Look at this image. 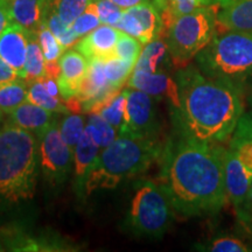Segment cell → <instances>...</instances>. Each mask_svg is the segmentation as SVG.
Returning a JSON list of instances; mask_svg holds the SVG:
<instances>
[{
  "label": "cell",
  "instance_id": "6da1fadb",
  "mask_svg": "<svg viewBox=\"0 0 252 252\" xmlns=\"http://www.w3.org/2000/svg\"><path fill=\"white\" fill-rule=\"evenodd\" d=\"M225 149L181 135L167 144L158 184L173 209L185 217L214 215L229 202L224 179Z\"/></svg>",
  "mask_w": 252,
  "mask_h": 252
},
{
  "label": "cell",
  "instance_id": "7a4b0ae2",
  "mask_svg": "<svg viewBox=\"0 0 252 252\" xmlns=\"http://www.w3.org/2000/svg\"><path fill=\"white\" fill-rule=\"evenodd\" d=\"M175 80L180 105L174 111L181 135L204 143L228 140L244 115L245 88L207 76L193 64L178 69Z\"/></svg>",
  "mask_w": 252,
  "mask_h": 252
},
{
  "label": "cell",
  "instance_id": "3957f363",
  "mask_svg": "<svg viewBox=\"0 0 252 252\" xmlns=\"http://www.w3.org/2000/svg\"><path fill=\"white\" fill-rule=\"evenodd\" d=\"M39 171L37 137L8 122L0 128V203L18 206L33 200Z\"/></svg>",
  "mask_w": 252,
  "mask_h": 252
},
{
  "label": "cell",
  "instance_id": "277c9868",
  "mask_svg": "<svg viewBox=\"0 0 252 252\" xmlns=\"http://www.w3.org/2000/svg\"><path fill=\"white\" fill-rule=\"evenodd\" d=\"M165 145L152 138H130L119 135L100 151L94 171L88 179L86 194L112 189L123 181L146 172L162 157Z\"/></svg>",
  "mask_w": 252,
  "mask_h": 252
},
{
  "label": "cell",
  "instance_id": "5b68a950",
  "mask_svg": "<svg viewBox=\"0 0 252 252\" xmlns=\"http://www.w3.org/2000/svg\"><path fill=\"white\" fill-rule=\"evenodd\" d=\"M207 76L245 88L252 78V32L226 30L219 33L196 56Z\"/></svg>",
  "mask_w": 252,
  "mask_h": 252
},
{
  "label": "cell",
  "instance_id": "8992f818",
  "mask_svg": "<svg viewBox=\"0 0 252 252\" xmlns=\"http://www.w3.org/2000/svg\"><path fill=\"white\" fill-rule=\"evenodd\" d=\"M217 14L213 6H200L174 19L166 28V43L172 64L181 69L190 64L216 33Z\"/></svg>",
  "mask_w": 252,
  "mask_h": 252
},
{
  "label": "cell",
  "instance_id": "52a82bcc",
  "mask_svg": "<svg viewBox=\"0 0 252 252\" xmlns=\"http://www.w3.org/2000/svg\"><path fill=\"white\" fill-rule=\"evenodd\" d=\"M174 213L159 184L140 180L134 187L127 216V228L137 236L160 238L171 228Z\"/></svg>",
  "mask_w": 252,
  "mask_h": 252
},
{
  "label": "cell",
  "instance_id": "ba28073f",
  "mask_svg": "<svg viewBox=\"0 0 252 252\" xmlns=\"http://www.w3.org/2000/svg\"><path fill=\"white\" fill-rule=\"evenodd\" d=\"M37 139L40 169L43 178L53 187L62 186L72 168L74 150L63 140L58 119Z\"/></svg>",
  "mask_w": 252,
  "mask_h": 252
},
{
  "label": "cell",
  "instance_id": "9c48e42d",
  "mask_svg": "<svg viewBox=\"0 0 252 252\" xmlns=\"http://www.w3.org/2000/svg\"><path fill=\"white\" fill-rule=\"evenodd\" d=\"M125 117L119 135L130 138L158 137L160 130L156 98L144 91L126 89Z\"/></svg>",
  "mask_w": 252,
  "mask_h": 252
},
{
  "label": "cell",
  "instance_id": "30bf717a",
  "mask_svg": "<svg viewBox=\"0 0 252 252\" xmlns=\"http://www.w3.org/2000/svg\"><path fill=\"white\" fill-rule=\"evenodd\" d=\"M115 27L138 39L143 45H147L161 36L165 24L159 7L153 1H147L124 9Z\"/></svg>",
  "mask_w": 252,
  "mask_h": 252
},
{
  "label": "cell",
  "instance_id": "8fae6325",
  "mask_svg": "<svg viewBox=\"0 0 252 252\" xmlns=\"http://www.w3.org/2000/svg\"><path fill=\"white\" fill-rule=\"evenodd\" d=\"M224 179L229 202L238 207L247 196L252 182V163L230 145L224 154Z\"/></svg>",
  "mask_w": 252,
  "mask_h": 252
},
{
  "label": "cell",
  "instance_id": "7c38bea8",
  "mask_svg": "<svg viewBox=\"0 0 252 252\" xmlns=\"http://www.w3.org/2000/svg\"><path fill=\"white\" fill-rule=\"evenodd\" d=\"M127 86L144 91L156 99H167L174 110L180 105L178 83L175 77L168 74V69L156 72L133 70Z\"/></svg>",
  "mask_w": 252,
  "mask_h": 252
},
{
  "label": "cell",
  "instance_id": "4fadbf2b",
  "mask_svg": "<svg viewBox=\"0 0 252 252\" xmlns=\"http://www.w3.org/2000/svg\"><path fill=\"white\" fill-rule=\"evenodd\" d=\"M60 75L56 78L62 100L77 97L87 76L89 60L76 49H69L59 59Z\"/></svg>",
  "mask_w": 252,
  "mask_h": 252
},
{
  "label": "cell",
  "instance_id": "5bb4252c",
  "mask_svg": "<svg viewBox=\"0 0 252 252\" xmlns=\"http://www.w3.org/2000/svg\"><path fill=\"white\" fill-rule=\"evenodd\" d=\"M31 31L18 24H12L0 35V58L17 71L19 77H26V64L28 42Z\"/></svg>",
  "mask_w": 252,
  "mask_h": 252
},
{
  "label": "cell",
  "instance_id": "9a60e30c",
  "mask_svg": "<svg viewBox=\"0 0 252 252\" xmlns=\"http://www.w3.org/2000/svg\"><path fill=\"white\" fill-rule=\"evenodd\" d=\"M99 150L100 147L97 146L87 131H84L81 139L74 147V159H72L74 189L78 200H83L84 196H87L86 186L98 160Z\"/></svg>",
  "mask_w": 252,
  "mask_h": 252
},
{
  "label": "cell",
  "instance_id": "2e32d148",
  "mask_svg": "<svg viewBox=\"0 0 252 252\" xmlns=\"http://www.w3.org/2000/svg\"><path fill=\"white\" fill-rule=\"evenodd\" d=\"M121 31L111 25L102 24L76 43V50L88 60L108 59L115 55Z\"/></svg>",
  "mask_w": 252,
  "mask_h": 252
},
{
  "label": "cell",
  "instance_id": "e0dca14e",
  "mask_svg": "<svg viewBox=\"0 0 252 252\" xmlns=\"http://www.w3.org/2000/svg\"><path fill=\"white\" fill-rule=\"evenodd\" d=\"M8 119L9 123L31 131L36 137L42 134L56 121L54 112H50L28 100L9 113Z\"/></svg>",
  "mask_w": 252,
  "mask_h": 252
},
{
  "label": "cell",
  "instance_id": "ac0fdd59",
  "mask_svg": "<svg viewBox=\"0 0 252 252\" xmlns=\"http://www.w3.org/2000/svg\"><path fill=\"white\" fill-rule=\"evenodd\" d=\"M13 21L31 32H36L45 20L47 0H11Z\"/></svg>",
  "mask_w": 252,
  "mask_h": 252
},
{
  "label": "cell",
  "instance_id": "d6986e66",
  "mask_svg": "<svg viewBox=\"0 0 252 252\" xmlns=\"http://www.w3.org/2000/svg\"><path fill=\"white\" fill-rule=\"evenodd\" d=\"M217 25L224 30L252 32V0H242L217 14Z\"/></svg>",
  "mask_w": 252,
  "mask_h": 252
},
{
  "label": "cell",
  "instance_id": "ffe728a7",
  "mask_svg": "<svg viewBox=\"0 0 252 252\" xmlns=\"http://www.w3.org/2000/svg\"><path fill=\"white\" fill-rule=\"evenodd\" d=\"M169 63H172V60L166 41L158 37L145 45V48L141 50V54L135 63L133 70L149 72L166 70L168 69Z\"/></svg>",
  "mask_w": 252,
  "mask_h": 252
},
{
  "label": "cell",
  "instance_id": "44dd1931",
  "mask_svg": "<svg viewBox=\"0 0 252 252\" xmlns=\"http://www.w3.org/2000/svg\"><path fill=\"white\" fill-rule=\"evenodd\" d=\"M28 100L27 82L24 78L0 83V111L11 113Z\"/></svg>",
  "mask_w": 252,
  "mask_h": 252
},
{
  "label": "cell",
  "instance_id": "7402d4cb",
  "mask_svg": "<svg viewBox=\"0 0 252 252\" xmlns=\"http://www.w3.org/2000/svg\"><path fill=\"white\" fill-rule=\"evenodd\" d=\"M25 81L27 83H32L34 81L43 80L47 77L46 60L41 49L39 40H37L36 32H32L28 42L27 59L25 64Z\"/></svg>",
  "mask_w": 252,
  "mask_h": 252
},
{
  "label": "cell",
  "instance_id": "603a6c76",
  "mask_svg": "<svg viewBox=\"0 0 252 252\" xmlns=\"http://www.w3.org/2000/svg\"><path fill=\"white\" fill-rule=\"evenodd\" d=\"M126 109V91L116 94L99 105H97L90 113H97L109 122L116 130H121L125 117Z\"/></svg>",
  "mask_w": 252,
  "mask_h": 252
},
{
  "label": "cell",
  "instance_id": "cb8c5ba5",
  "mask_svg": "<svg viewBox=\"0 0 252 252\" xmlns=\"http://www.w3.org/2000/svg\"><path fill=\"white\" fill-rule=\"evenodd\" d=\"M28 87V102L36 104L41 108L48 110L54 113H67L69 109L65 105V103H62L61 98L52 96L46 87L43 86L42 81H34L32 82Z\"/></svg>",
  "mask_w": 252,
  "mask_h": 252
},
{
  "label": "cell",
  "instance_id": "d4e9b609",
  "mask_svg": "<svg viewBox=\"0 0 252 252\" xmlns=\"http://www.w3.org/2000/svg\"><path fill=\"white\" fill-rule=\"evenodd\" d=\"M133 69L134 64L116 55L104 59V71L106 80L113 89H121L128 81Z\"/></svg>",
  "mask_w": 252,
  "mask_h": 252
},
{
  "label": "cell",
  "instance_id": "484cf974",
  "mask_svg": "<svg viewBox=\"0 0 252 252\" xmlns=\"http://www.w3.org/2000/svg\"><path fill=\"white\" fill-rule=\"evenodd\" d=\"M86 131L93 138L97 146L100 147V150L105 149L117 138L116 137L117 130L97 113H90L88 124L86 125Z\"/></svg>",
  "mask_w": 252,
  "mask_h": 252
},
{
  "label": "cell",
  "instance_id": "4316f807",
  "mask_svg": "<svg viewBox=\"0 0 252 252\" xmlns=\"http://www.w3.org/2000/svg\"><path fill=\"white\" fill-rule=\"evenodd\" d=\"M91 0H47V11L59 15L67 25L74 23L75 19L86 11Z\"/></svg>",
  "mask_w": 252,
  "mask_h": 252
},
{
  "label": "cell",
  "instance_id": "83f0119b",
  "mask_svg": "<svg viewBox=\"0 0 252 252\" xmlns=\"http://www.w3.org/2000/svg\"><path fill=\"white\" fill-rule=\"evenodd\" d=\"M45 24L49 28L54 35L58 37L60 43L64 47L65 49L70 48L75 43L80 40V36L72 31L70 25H67L58 14L52 11H47L45 17Z\"/></svg>",
  "mask_w": 252,
  "mask_h": 252
},
{
  "label": "cell",
  "instance_id": "f1b7e54d",
  "mask_svg": "<svg viewBox=\"0 0 252 252\" xmlns=\"http://www.w3.org/2000/svg\"><path fill=\"white\" fill-rule=\"evenodd\" d=\"M37 40H39L40 47L42 49L43 56H45L46 63H56L61 58L65 48L63 47L54 34L50 32L47 25L43 21L40 25L39 30L36 31Z\"/></svg>",
  "mask_w": 252,
  "mask_h": 252
},
{
  "label": "cell",
  "instance_id": "f546056e",
  "mask_svg": "<svg viewBox=\"0 0 252 252\" xmlns=\"http://www.w3.org/2000/svg\"><path fill=\"white\" fill-rule=\"evenodd\" d=\"M59 127L63 140H64L72 150L76 146L78 140L81 139L84 131H86L84 118L80 115H76V113L67 116V117L60 123Z\"/></svg>",
  "mask_w": 252,
  "mask_h": 252
},
{
  "label": "cell",
  "instance_id": "4dcf8cb0",
  "mask_svg": "<svg viewBox=\"0 0 252 252\" xmlns=\"http://www.w3.org/2000/svg\"><path fill=\"white\" fill-rule=\"evenodd\" d=\"M143 46V43L138 39L121 32L115 48V55L135 65L141 54Z\"/></svg>",
  "mask_w": 252,
  "mask_h": 252
},
{
  "label": "cell",
  "instance_id": "1f68e13d",
  "mask_svg": "<svg viewBox=\"0 0 252 252\" xmlns=\"http://www.w3.org/2000/svg\"><path fill=\"white\" fill-rule=\"evenodd\" d=\"M200 250L210 252H249L251 249L234 236H220L209 243L201 245Z\"/></svg>",
  "mask_w": 252,
  "mask_h": 252
},
{
  "label": "cell",
  "instance_id": "d6a6232c",
  "mask_svg": "<svg viewBox=\"0 0 252 252\" xmlns=\"http://www.w3.org/2000/svg\"><path fill=\"white\" fill-rule=\"evenodd\" d=\"M200 6L197 0H166V6L161 12L165 28L168 27L174 19L190 13Z\"/></svg>",
  "mask_w": 252,
  "mask_h": 252
},
{
  "label": "cell",
  "instance_id": "836d02e7",
  "mask_svg": "<svg viewBox=\"0 0 252 252\" xmlns=\"http://www.w3.org/2000/svg\"><path fill=\"white\" fill-rule=\"evenodd\" d=\"M89 5L98 15L100 23L111 26H116L118 24L124 12V9L111 0H91Z\"/></svg>",
  "mask_w": 252,
  "mask_h": 252
},
{
  "label": "cell",
  "instance_id": "e575fe53",
  "mask_svg": "<svg viewBox=\"0 0 252 252\" xmlns=\"http://www.w3.org/2000/svg\"><path fill=\"white\" fill-rule=\"evenodd\" d=\"M100 23L98 15L96 14V12L94 11V8L90 5H88L86 11L82 13L80 17L75 19L74 23L71 24V28L78 36H84L88 33L93 32L94 28H97Z\"/></svg>",
  "mask_w": 252,
  "mask_h": 252
},
{
  "label": "cell",
  "instance_id": "d590c367",
  "mask_svg": "<svg viewBox=\"0 0 252 252\" xmlns=\"http://www.w3.org/2000/svg\"><path fill=\"white\" fill-rule=\"evenodd\" d=\"M236 216L242 225L252 234V182L249 188L247 196L238 207L235 208Z\"/></svg>",
  "mask_w": 252,
  "mask_h": 252
},
{
  "label": "cell",
  "instance_id": "8d00e7d4",
  "mask_svg": "<svg viewBox=\"0 0 252 252\" xmlns=\"http://www.w3.org/2000/svg\"><path fill=\"white\" fill-rule=\"evenodd\" d=\"M235 140H251L252 141V112L243 115L239 119L237 127L234 132Z\"/></svg>",
  "mask_w": 252,
  "mask_h": 252
},
{
  "label": "cell",
  "instance_id": "74e56055",
  "mask_svg": "<svg viewBox=\"0 0 252 252\" xmlns=\"http://www.w3.org/2000/svg\"><path fill=\"white\" fill-rule=\"evenodd\" d=\"M12 24L14 21L11 12V0H0V35Z\"/></svg>",
  "mask_w": 252,
  "mask_h": 252
},
{
  "label": "cell",
  "instance_id": "f35d334b",
  "mask_svg": "<svg viewBox=\"0 0 252 252\" xmlns=\"http://www.w3.org/2000/svg\"><path fill=\"white\" fill-rule=\"evenodd\" d=\"M17 78H20L17 71L8 63H6L4 60L0 58V83L17 80Z\"/></svg>",
  "mask_w": 252,
  "mask_h": 252
},
{
  "label": "cell",
  "instance_id": "ab89813d",
  "mask_svg": "<svg viewBox=\"0 0 252 252\" xmlns=\"http://www.w3.org/2000/svg\"><path fill=\"white\" fill-rule=\"evenodd\" d=\"M111 1L115 2L116 5H118L123 9H127L130 7H133V6L143 4V2L153 1V0H111Z\"/></svg>",
  "mask_w": 252,
  "mask_h": 252
},
{
  "label": "cell",
  "instance_id": "60d3db41",
  "mask_svg": "<svg viewBox=\"0 0 252 252\" xmlns=\"http://www.w3.org/2000/svg\"><path fill=\"white\" fill-rule=\"evenodd\" d=\"M214 1H215L216 4H219L220 6H222V7H226V6L236 4V2L242 1V0H214Z\"/></svg>",
  "mask_w": 252,
  "mask_h": 252
},
{
  "label": "cell",
  "instance_id": "b9f144b4",
  "mask_svg": "<svg viewBox=\"0 0 252 252\" xmlns=\"http://www.w3.org/2000/svg\"><path fill=\"white\" fill-rule=\"evenodd\" d=\"M247 87H248V89H247V91H245V97H247L248 103L252 106V83L249 84V86H247Z\"/></svg>",
  "mask_w": 252,
  "mask_h": 252
},
{
  "label": "cell",
  "instance_id": "7bdbcfd3",
  "mask_svg": "<svg viewBox=\"0 0 252 252\" xmlns=\"http://www.w3.org/2000/svg\"><path fill=\"white\" fill-rule=\"evenodd\" d=\"M153 2L158 6V7H159V9L161 12H162V9L165 8V6H166V0H153Z\"/></svg>",
  "mask_w": 252,
  "mask_h": 252
},
{
  "label": "cell",
  "instance_id": "ee69618b",
  "mask_svg": "<svg viewBox=\"0 0 252 252\" xmlns=\"http://www.w3.org/2000/svg\"><path fill=\"white\" fill-rule=\"evenodd\" d=\"M197 1L201 6H208V5L212 4L213 0H197Z\"/></svg>",
  "mask_w": 252,
  "mask_h": 252
},
{
  "label": "cell",
  "instance_id": "f6af8a7d",
  "mask_svg": "<svg viewBox=\"0 0 252 252\" xmlns=\"http://www.w3.org/2000/svg\"><path fill=\"white\" fill-rule=\"evenodd\" d=\"M6 250H7V249H6L5 245L1 243V241H0V252H4V251H6Z\"/></svg>",
  "mask_w": 252,
  "mask_h": 252
},
{
  "label": "cell",
  "instance_id": "bcb514c9",
  "mask_svg": "<svg viewBox=\"0 0 252 252\" xmlns=\"http://www.w3.org/2000/svg\"><path fill=\"white\" fill-rule=\"evenodd\" d=\"M0 117H1V111H0Z\"/></svg>",
  "mask_w": 252,
  "mask_h": 252
}]
</instances>
